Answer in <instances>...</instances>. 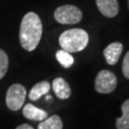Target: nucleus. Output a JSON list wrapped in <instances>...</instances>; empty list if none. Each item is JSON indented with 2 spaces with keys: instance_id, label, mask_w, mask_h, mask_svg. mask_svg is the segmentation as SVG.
<instances>
[{
  "instance_id": "17",
  "label": "nucleus",
  "mask_w": 129,
  "mask_h": 129,
  "mask_svg": "<svg viewBox=\"0 0 129 129\" xmlns=\"http://www.w3.org/2000/svg\"><path fill=\"white\" fill-rule=\"evenodd\" d=\"M127 4H128V8H129V0H127Z\"/></svg>"
},
{
  "instance_id": "11",
  "label": "nucleus",
  "mask_w": 129,
  "mask_h": 129,
  "mask_svg": "<svg viewBox=\"0 0 129 129\" xmlns=\"http://www.w3.org/2000/svg\"><path fill=\"white\" fill-rule=\"evenodd\" d=\"M63 123L59 116L53 115L47 118L38 124L37 129H62Z\"/></svg>"
},
{
  "instance_id": "1",
  "label": "nucleus",
  "mask_w": 129,
  "mask_h": 129,
  "mask_svg": "<svg viewBox=\"0 0 129 129\" xmlns=\"http://www.w3.org/2000/svg\"><path fill=\"white\" fill-rule=\"evenodd\" d=\"M42 22L34 12H29L23 16L19 30V41L24 50L33 52L38 46L42 37Z\"/></svg>"
},
{
  "instance_id": "7",
  "label": "nucleus",
  "mask_w": 129,
  "mask_h": 129,
  "mask_svg": "<svg viewBox=\"0 0 129 129\" xmlns=\"http://www.w3.org/2000/svg\"><path fill=\"white\" fill-rule=\"evenodd\" d=\"M122 49L123 46L120 42H113L109 44L103 51L106 62L109 65H115L119 61V58L122 53Z\"/></svg>"
},
{
  "instance_id": "5",
  "label": "nucleus",
  "mask_w": 129,
  "mask_h": 129,
  "mask_svg": "<svg viewBox=\"0 0 129 129\" xmlns=\"http://www.w3.org/2000/svg\"><path fill=\"white\" fill-rule=\"evenodd\" d=\"M117 87V78L108 70H102L99 72L95 80V88L101 94L112 93Z\"/></svg>"
},
{
  "instance_id": "2",
  "label": "nucleus",
  "mask_w": 129,
  "mask_h": 129,
  "mask_svg": "<svg viewBox=\"0 0 129 129\" xmlns=\"http://www.w3.org/2000/svg\"><path fill=\"white\" fill-rule=\"evenodd\" d=\"M58 42L62 50L68 53H77L86 48L89 42V36L82 29H70L60 35Z\"/></svg>"
},
{
  "instance_id": "3",
  "label": "nucleus",
  "mask_w": 129,
  "mask_h": 129,
  "mask_svg": "<svg viewBox=\"0 0 129 129\" xmlns=\"http://www.w3.org/2000/svg\"><path fill=\"white\" fill-rule=\"evenodd\" d=\"M55 19L60 24H77L82 19V12L74 5H62L54 13Z\"/></svg>"
},
{
  "instance_id": "16",
  "label": "nucleus",
  "mask_w": 129,
  "mask_h": 129,
  "mask_svg": "<svg viewBox=\"0 0 129 129\" xmlns=\"http://www.w3.org/2000/svg\"><path fill=\"white\" fill-rule=\"evenodd\" d=\"M15 129H34L33 126H31L30 124H27V123H23V124L17 126Z\"/></svg>"
},
{
  "instance_id": "8",
  "label": "nucleus",
  "mask_w": 129,
  "mask_h": 129,
  "mask_svg": "<svg viewBox=\"0 0 129 129\" xmlns=\"http://www.w3.org/2000/svg\"><path fill=\"white\" fill-rule=\"evenodd\" d=\"M53 90L55 96L60 100H67L71 96L70 85L62 78H56L53 80Z\"/></svg>"
},
{
  "instance_id": "13",
  "label": "nucleus",
  "mask_w": 129,
  "mask_h": 129,
  "mask_svg": "<svg viewBox=\"0 0 129 129\" xmlns=\"http://www.w3.org/2000/svg\"><path fill=\"white\" fill-rule=\"evenodd\" d=\"M55 57L64 68H70L74 63V57L72 56L71 53H68L64 50H59L56 52Z\"/></svg>"
},
{
  "instance_id": "9",
  "label": "nucleus",
  "mask_w": 129,
  "mask_h": 129,
  "mask_svg": "<svg viewBox=\"0 0 129 129\" xmlns=\"http://www.w3.org/2000/svg\"><path fill=\"white\" fill-rule=\"evenodd\" d=\"M23 116L28 120L42 121L48 118V113L31 103H28L23 107Z\"/></svg>"
},
{
  "instance_id": "14",
  "label": "nucleus",
  "mask_w": 129,
  "mask_h": 129,
  "mask_svg": "<svg viewBox=\"0 0 129 129\" xmlns=\"http://www.w3.org/2000/svg\"><path fill=\"white\" fill-rule=\"evenodd\" d=\"M9 68V57L6 52L0 49V79L5 77Z\"/></svg>"
},
{
  "instance_id": "15",
  "label": "nucleus",
  "mask_w": 129,
  "mask_h": 129,
  "mask_svg": "<svg viewBox=\"0 0 129 129\" xmlns=\"http://www.w3.org/2000/svg\"><path fill=\"white\" fill-rule=\"evenodd\" d=\"M122 74L127 79H129V51L126 53L122 61Z\"/></svg>"
},
{
  "instance_id": "4",
  "label": "nucleus",
  "mask_w": 129,
  "mask_h": 129,
  "mask_svg": "<svg viewBox=\"0 0 129 129\" xmlns=\"http://www.w3.org/2000/svg\"><path fill=\"white\" fill-rule=\"evenodd\" d=\"M27 96L26 88L19 83H14L8 88L6 93V104L12 111L19 110L25 102Z\"/></svg>"
},
{
  "instance_id": "10",
  "label": "nucleus",
  "mask_w": 129,
  "mask_h": 129,
  "mask_svg": "<svg viewBox=\"0 0 129 129\" xmlns=\"http://www.w3.org/2000/svg\"><path fill=\"white\" fill-rule=\"evenodd\" d=\"M51 89V85L48 81H41V82L37 83L34 87L31 89V91L29 93V99L31 101H37L39 98H41L42 96L46 95L49 93Z\"/></svg>"
},
{
  "instance_id": "6",
  "label": "nucleus",
  "mask_w": 129,
  "mask_h": 129,
  "mask_svg": "<svg viewBox=\"0 0 129 129\" xmlns=\"http://www.w3.org/2000/svg\"><path fill=\"white\" fill-rule=\"evenodd\" d=\"M96 4L99 11L106 17H115L119 14L118 0H96Z\"/></svg>"
},
{
  "instance_id": "12",
  "label": "nucleus",
  "mask_w": 129,
  "mask_h": 129,
  "mask_svg": "<svg viewBox=\"0 0 129 129\" xmlns=\"http://www.w3.org/2000/svg\"><path fill=\"white\" fill-rule=\"evenodd\" d=\"M122 116L116 120L117 129H129V100H126L121 105Z\"/></svg>"
}]
</instances>
